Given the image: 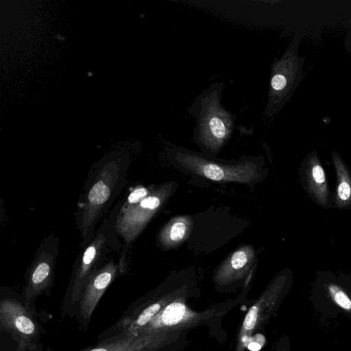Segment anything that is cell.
I'll return each instance as SVG.
<instances>
[{"instance_id": "obj_1", "label": "cell", "mask_w": 351, "mask_h": 351, "mask_svg": "<svg viewBox=\"0 0 351 351\" xmlns=\"http://www.w3.org/2000/svg\"><path fill=\"white\" fill-rule=\"evenodd\" d=\"M129 163L128 156L114 154L103 158L90 170L75 212L82 248L92 241L97 223L123 190Z\"/></svg>"}, {"instance_id": "obj_2", "label": "cell", "mask_w": 351, "mask_h": 351, "mask_svg": "<svg viewBox=\"0 0 351 351\" xmlns=\"http://www.w3.org/2000/svg\"><path fill=\"white\" fill-rule=\"evenodd\" d=\"M172 189V183H166L152 189L145 197L141 190L134 189L112 210L108 218L123 245L118 259L121 274L127 270V256L131 244L168 199Z\"/></svg>"}, {"instance_id": "obj_3", "label": "cell", "mask_w": 351, "mask_h": 351, "mask_svg": "<svg viewBox=\"0 0 351 351\" xmlns=\"http://www.w3.org/2000/svg\"><path fill=\"white\" fill-rule=\"evenodd\" d=\"M222 82H215L202 91L189 111L195 119L193 138L205 151L215 154L231 137L237 116L223 106Z\"/></svg>"}, {"instance_id": "obj_4", "label": "cell", "mask_w": 351, "mask_h": 351, "mask_svg": "<svg viewBox=\"0 0 351 351\" xmlns=\"http://www.w3.org/2000/svg\"><path fill=\"white\" fill-rule=\"evenodd\" d=\"M113 223L109 218H104L89 244L82 248L73 267L68 288L71 304L78 302L87 281L108 261L112 252H120L122 248Z\"/></svg>"}, {"instance_id": "obj_5", "label": "cell", "mask_w": 351, "mask_h": 351, "mask_svg": "<svg viewBox=\"0 0 351 351\" xmlns=\"http://www.w3.org/2000/svg\"><path fill=\"white\" fill-rule=\"evenodd\" d=\"M293 40L283 55L271 64L265 115L276 114L289 100L302 78L303 60Z\"/></svg>"}, {"instance_id": "obj_6", "label": "cell", "mask_w": 351, "mask_h": 351, "mask_svg": "<svg viewBox=\"0 0 351 351\" xmlns=\"http://www.w3.org/2000/svg\"><path fill=\"white\" fill-rule=\"evenodd\" d=\"M172 154L182 167L211 180L250 184L259 177L257 166L252 161L244 160L235 165L220 163L178 148L173 149Z\"/></svg>"}, {"instance_id": "obj_7", "label": "cell", "mask_w": 351, "mask_h": 351, "mask_svg": "<svg viewBox=\"0 0 351 351\" xmlns=\"http://www.w3.org/2000/svg\"><path fill=\"white\" fill-rule=\"evenodd\" d=\"M287 285L285 274L276 276L250 306L239 327L234 351H245L254 333L264 329L277 312L286 294Z\"/></svg>"}, {"instance_id": "obj_8", "label": "cell", "mask_w": 351, "mask_h": 351, "mask_svg": "<svg viewBox=\"0 0 351 351\" xmlns=\"http://www.w3.org/2000/svg\"><path fill=\"white\" fill-rule=\"evenodd\" d=\"M60 239L54 234L47 235L38 247L27 270L23 299L30 312L36 298L48 290L53 280L56 263L60 253Z\"/></svg>"}, {"instance_id": "obj_9", "label": "cell", "mask_w": 351, "mask_h": 351, "mask_svg": "<svg viewBox=\"0 0 351 351\" xmlns=\"http://www.w3.org/2000/svg\"><path fill=\"white\" fill-rule=\"evenodd\" d=\"M0 326L17 338L19 350L34 346L38 339L39 329L27 308L18 300L5 298L0 302Z\"/></svg>"}, {"instance_id": "obj_10", "label": "cell", "mask_w": 351, "mask_h": 351, "mask_svg": "<svg viewBox=\"0 0 351 351\" xmlns=\"http://www.w3.org/2000/svg\"><path fill=\"white\" fill-rule=\"evenodd\" d=\"M181 331L112 337L98 345L80 351H159L180 339Z\"/></svg>"}, {"instance_id": "obj_11", "label": "cell", "mask_w": 351, "mask_h": 351, "mask_svg": "<svg viewBox=\"0 0 351 351\" xmlns=\"http://www.w3.org/2000/svg\"><path fill=\"white\" fill-rule=\"evenodd\" d=\"M121 274L118 261L111 258L92 274L85 285L80 300L79 308L82 318L88 321L107 288Z\"/></svg>"}, {"instance_id": "obj_12", "label": "cell", "mask_w": 351, "mask_h": 351, "mask_svg": "<svg viewBox=\"0 0 351 351\" xmlns=\"http://www.w3.org/2000/svg\"><path fill=\"white\" fill-rule=\"evenodd\" d=\"M186 293L185 289H178L147 302L143 307H138L119 321L118 326L122 335H138L167 305Z\"/></svg>"}, {"instance_id": "obj_13", "label": "cell", "mask_w": 351, "mask_h": 351, "mask_svg": "<svg viewBox=\"0 0 351 351\" xmlns=\"http://www.w3.org/2000/svg\"><path fill=\"white\" fill-rule=\"evenodd\" d=\"M256 259V251L250 245L234 252L219 267L215 275V282L229 285L242 279L250 271Z\"/></svg>"}, {"instance_id": "obj_14", "label": "cell", "mask_w": 351, "mask_h": 351, "mask_svg": "<svg viewBox=\"0 0 351 351\" xmlns=\"http://www.w3.org/2000/svg\"><path fill=\"white\" fill-rule=\"evenodd\" d=\"M306 177L309 193L317 204L326 206L328 200V187L324 170L315 153L308 158Z\"/></svg>"}, {"instance_id": "obj_15", "label": "cell", "mask_w": 351, "mask_h": 351, "mask_svg": "<svg viewBox=\"0 0 351 351\" xmlns=\"http://www.w3.org/2000/svg\"><path fill=\"white\" fill-rule=\"evenodd\" d=\"M193 221L189 216H178L169 221L158 236L160 245L165 249L177 247L191 234Z\"/></svg>"}, {"instance_id": "obj_16", "label": "cell", "mask_w": 351, "mask_h": 351, "mask_svg": "<svg viewBox=\"0 0 351 351\" xmlns=\"http://www.w3.org/2000/svg\"><path fill=\"white\" fill-rule=\"evenodd\" d=\"M337 178L336 204L340 208L351 204V176L341 158L336 152H332Z\"/></svg>"}, {"instance_id": "obj_17", "label": "cell", "mask_w": 351, "mask_h": 351, "mask_svg": "<svg viewBox=\"0 0 351 351\" xmlns=\"http://www.w3.org/2000/svg\"><path fill=\"white\" fill-rule=\"evenodd\" d=\"M327 291L335 304L351 313V299L341 287L335 284H330L327 286Z\"/></svg>"}, {"instance_id": "obj_18", "label": "cell", "mask_w": 351, "mask_h": 351, "mask_svg": "<svg viewBox=\"0 0 351 351\" xmlns=\"http://www.w3.org/2000/svg\"><path fill=\"white\" fill-rule=\"evenodd\" d=\"M274 351H291V343L287 335H284L278 340Z\"/></svg>"}]
</instances>
